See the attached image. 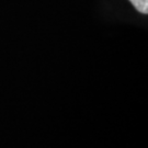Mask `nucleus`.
Masks as SVG:
<instances>
[{"mask_svg":"<svg viewBox=\"0 0 148 148\" xmlns=\"http://www.w3.org/2000/svg\"><path fill=\"white\" fill-rule=\"evenodd\" d=\"M130 1L139 12L145 14L148 12V0H130Z\"/></svg>","mask_w":148,"mask_h":148,"instance_id":"1","label":"nucleus"}]
</instances>
